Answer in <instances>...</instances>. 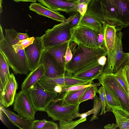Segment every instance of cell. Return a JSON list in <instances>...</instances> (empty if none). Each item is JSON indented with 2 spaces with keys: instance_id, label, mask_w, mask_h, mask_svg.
Segmentation results:
<instances>
[{
  "instance_id": "6da1fadb",
  "label": "cell",
  "mask_w": 129,
  "mask_h": 129,
  "mask_svg": "<svg viewBox=\"0 0 129 129\" xmlns=\"http://www.w3.org/2000/svg\"><path fill=\"white\" fill-rule=\"evenodd\" d=\"M85 14L121 30L129 26V0H91Z\"/></svg>"
},
{
  "instance_id": "7a4b0ae2",
  "label": "cell",
  "mask_w": 129,
  "mask_h": 129,
  "mask_svg": "<svg viewBox=\"0 0 129 129\" xmlns=\"http://www.w3.org/2000/svg\"><path fill=\"white\" fill-rule=\"evenodd\" d=\"M5 30V39L0 41V51L15 74H27L30 71L24 49L16 53L12 46L18 32L14 28Z\"/></svg>"
},
{
  "instance_id": "3957f363",
  "label": "cell",
  "mask_w": 129,
  "mask_h": 129,
  "mask_svg": "<svg viewBox=\"0 0 129 129\" xmlns=\"http://www.w3.org/2000/svg\"><path fill=\"white\" fill-rule=\"evenodd\" d=\"M73 53L72 59L66 64V71L72 75L87 65L97 60L102 56L107 55L105 49L93 48L78 45Z\"/></svg>"
},
{
  "instance_id": "277c9868",
  "label": "cell",
  "mask_w": 129,
  "mask_h": 129,
  "mask_svg": "<svg viewBox=\"0 0 129 129\" xmlns=\"http://www.w3.org/2000/svg\"><path fill=\"white\" fill-rule=\"evenodd\" d=\"M75 14L51 28L48 29L41 36L45 50L70 41L71 30L73 27L69 22Z\"/></svg>"
},
{
  "instance_id": "5b68a950",
  "label": "cell",
  "mask_w": 129,
  "mask_h": 129,
  "mask_svg": "<svg viewBox=\"0 0 129 129\" xmlns=\"http://www.w3.org/2000/svg\"><path fill=\"white\" fill-rule=\"evenodd\" d=\"M28 93L35 110L40 111H45L58 95L57 93L46 89L39 81L30 87Z\"/></svg>"
},
{
  "instance_id": "8992f818",
  "label": "cell",
  "mask_w": 129,
  "mask_h": 129,
  "mask_svg": "<svg viewBox=\"0 0 129 129\" xmlns=\"http://www.w3.org/2000/svg\"><path fill=\"white\" fill-rule=\"evenodd\" d=\"M98 31L88 27L77 25L71 30L70 41L77 45L93 48H100L97 38Z\"/></svg>"
},
{
  "instance_id": "52a82bcc",
  "label": "cell",
  "mask_w": 129,
  "mask_h": 129,
  "mask_svg": "<svg viewBox=\"0 0 129 129\" xmlns=\"http://www.w3.org/2000/svg\"><path fill=\"white\" fill-rule=\"evenodd\" d=\"M79 110V106H62L59 100L56 98L48 105L45 112L53 121L61 120L67 121L76 118V114Z\"/></svg>"
},
{
  "instance_id": "ba28073f",
  "label": "cell",
  "mask_w": 129,
  "mask_h": 129,
  "mask_svg": "<svg viewBox=\"0 0 129 129\" xmlns=\"http://www.w3.org/2000/svg\"><path fill=\"white\" fill-rule=\"evenodd\" d=\"M101 84L110 86L117 96L122 109L129 113V96L115 78L113 73L103 72L97 79Z\"/></svg>"
},
{
  "instance_id": "9c48e42d",
  "label": "cell",
  "mask_w": 129,
  "mask_h": 129,
  "mask_svg": "<svg viewBox=\"0 0 129 129\" xmlns=\"http://www.w3.org/2000/svg\"><path fill=\"white\" fill-rule=\"evenodd\" d=\"M38 81L46 89L52 91L54 87L57 85L61 86L63 88L79 84H90L93 81H87L77 78L67 72L62 77L49 78L43 76Z\"/></svg>"
},
{
  "instance_id": "30bf717a",
  "label": "cell",
  "mask_w": 129,
  "mask_h": 129,
  "mask_svg": "<svg viewBox=\"0 0 129 129\" xmlns=\"http://www.w3.org/2000/svg\"><path fill=\"white\" fill-rule=\"evenodd\" d=\"M13 110L22 117L32 121L35 120L37 111L28 93L21 90L16 93L13 103Z\"/></svg>"
},
{
  "instance_id": "8fae6325",
  "label": "cell",
  "mask_w": 129,
  "mask_h": 129,
  "mask_svg": "<svg viewBox=\"0 0 129 129\" xmlns=\"http://www.w3.org/2000/svg\"><path fill=\"white\" fill-rule=\"evenodd\" d=\"M123 36L121 30L116 31L114 46L112 52L107 55V59L104 72L113 73L114 70L124 57L125 53L123 52L122 49Z\"/></svg>"
},
{
  "instance_id": "7c38bea8",
  "label": "cell",
  "mask_w": 129,
  "mask_h": 129,
  "mask_svg": "<svg viewBox=\"0 0 129 129\" xmlns=\"http://www.w3.org/2000/svg\"><path fill=\"white\" fill-rule=\"evenodd\" d=\"M24 50L30 72L40 64L43 53L45 50L41 37H35L33 43Z\"/></svg>"
},
{
  "instance_id": "4fadbf2b",
  "label": "cell",
  "mask_w": 129,
  "mask_h": 129,
  "mask_svg": "<svg viewBox=\"0 0 129 129\" xmlns=\"http://www.w3.org/2000/svg\"><path fill=\"white\" fill-rule=\"evenodd\" d=\"M18 86L14 74L11 73L8 78L3 91L0 92V104L2 106L7 108L13 105Z\"/></svg>"
},
{
  "instance_id": "5bb4252c",
  "label": "cell",
  "mask_w": 129,
  "mask_h": 129,
  "mask_svg": "<svg viewBox=\"0 0 129 129\" xmlns=\"http://www.w3.org/2000/svg\"><path fill=\"white\" fill-rule=\"evenodd\" d=\"M105 66L100 64L98 60L88 64L74 73L72 76L86 81L97 79L104 72Z\"/></svg>"
},
{
  "instance_id": "9a60e30c",
  "label": "cell",
  "mask_w": 129,
  "mask_h": 129,
  "mask_svg": "<svg viewBox=\"0 0 129 129\" xmlns=\"http://www.w3.org/2000/svg\"><path fill=\"white\" fill-rule=\"evenodd\" d=\"M43 6L56 11L74 14L78 12V3H73L63 0H37Z\"/></svg>"
},
{
  "instance_id": "2e32d148",
  "label": "cell",
  "mask_w": 129,
  "mask_h": 129,
  "mask_svg": "<svg viewBox=\"0 0 129 129\" xmlns=\"http://www.w3.org/2000/svg\"><path fill=\"white\" fill-rule=\"evenodd\" d=\"M70 41L46 50L51 54L57 67L63 74L67 72L65 69V55Z\"/></svg>"
},
{
  "instance_id": "e0dca14e",
  "label": "cell",
  "mask_w": 129,
  "mask_h": 129,
  "mask_svg": "<svg viewBox=\"0 0 129 129\" xmlns=\"http://www.w3.org/2000/svg\"><path fill=\"white\" fill-rule=\"evenodd\" d=\"M40 63L43 65L45 77L54 78L62 77L65 75L57 68L51 54L47 50H45L43 53Z\"/></svg>"
},
{
  "instance_id": "ac0fdd59",
  "label": "cell",
  "mask_w": 129,
  "mask_h": 129,
  "mask_svg": "<svg viewBox=\"0 0 129 129\" xmlns=\"http://www.w3.org/2000/svg\"><path fill=\"white\" fill-rule=\"evenodd\" d=\"M87 87L78 90L62 92L58 93L56 98L59 100L62 106H79L82 97Z\"/></svg>"
},
{
  "instance_id": "d6986e66",
  "label": "cell",
  "mask_w": 129,
  "mask_h": 129,
  "mask_svg": "<svg viewBox=\"0 0 129 129\" xmlns=\"http://www.w3.org/2000/svg\"><path fill=\"white\" fill-rule=\"evenodd\" d=\"M29 8L30 10L39 15L49 17L57 21L61 22L66 19L64 16L59 12L46 7L40 3L36 2L31 3Z\"/></svg>"
},
{
  "instance_id": "ffe728a7",
  "label": "cell",
  "mask_w": 129,
  "mask_h": 129,
  "mask_svg": "<svg viewBox=\"0 0 129 129\" xmlns=\"http://www.w3.org/2000/svg\"><path fill=\"white\" fill-rule=\"evenodd\" d=\"M44 71L41 63L27 75L21 86V90L28 93L30 87L34 85L44 75Z\"/></svg>"
},
{
  "instance_id": "44dd1931",
  "label": "cell",
  "mask_w": 129,
  "mask_h": 129,
  "mask_svg": "<svg viewBox=\"0 0 129 129\" xmlns=\"http://www.w3.org/2000/svg\"><path fill=\"white\" fill-rule=\"evenodd\" d=\"M1 109L9 119L14 125L21 129H30L33 121L15 113L9 109L0 106Z\"/></svg>"
},
{
  "instance_id": "7402d4cb",
  "label": "cell",
  "mask_w": 129,
  "mask_h": 129,
  "mask_svg": "<svg viewBox=\"0 0 129 129\" xmlns=\"http://www.w3.org/2000/svg\"><path fill=\"white\" fill-rule=\"evenodd\" d=\"M105 44L108 54L112 51L115 44L117 31L115 27L105 24L102 25Z\"/></svg>"
},
{
  "instance_id": "603a6c76",
  "label": "cell",
  "mask_w": 129,
  "mask_h": 129,
  "mask_svg": "<svg viewBox=\"0 0 129 129\" xmlns=\"http://www.w3.org/2000/svg\"><path fill=\"white\" fill-rule=\"evenodd\" d=\"M105 89L107 105L106 112L114 110L122 109L119 102L112 88L106 84H102Z\"/></svg>"
},
{
  "instance_id": "cb8c5ba5",
  "label": "cell",
  "mask_w": 129,
  "mask_h": 129,
  "mask_svg": "<svg viewBox=\"0 0 129 129\" xmlns=\"http://www.w3.org/2000/svg\"><path fill=\"white\" fill-rule=\"evenodd\" d=\"M102 24L97 19L91 15L85 14L81 15L79 22L77 25L86 26L99 32L103 29Z\"/></svg>"
},
{
  "instance_id": "d4e9b609",
  "label": "cell",
  "mask_w": 129,
  "mask_h": 129,
  "mask_svg": "<svg viewBox=\"0 0 129 129\" xmlns=\"http://www.w3.org/2000/svg\"><path fill=\"white\" fill-rule=\"evenodd\" d=\"M9 65L2 53L0 51V91L3 90L8 77L11 74Z\"/></svg>"
},
{
  "instance_id": "484cf974",
  "label": "cell",
  "mask_w": 129,
  "mask_h": 129,
  "mask_svg": "<svg viewBox=\"0 0 129 129\" xmlns=\"http://www.w3.org/2000/svg\"><path fill=\"white\" fill-rule=\"evenodd\" d=\"M116 119V124L120 129H129V113L122 109L112 111Z\"/></svg>"
},
{
  "instance_id": "4316f807",
  "label": "cell",
  "mask_w": 129,
  "mask_h": 129,
  "mask_svg": "<svg viewBox=\"0 0 129 129\" xmlns=\"http://www.w3.org/2000/svg\"><path fill=\"white\" fill-rule=\"evenodd\" d=\"M113 73L117 80L129 95V86L124 72L123 69L118 66L114 70Z\"/></svg>"
},
{
  "instance_id": "83f0119b",
  "label": "cell",
  "mask_w": 129,
  "mask_h": 129,
  "mask_svg": "<svg viewBox=\"0 0 129 129\" xmlns=\"http://www.w3.org/2000/svg\"><path fill=\"white\" fill-rule=\"evenodd\" d=\"M86 117L80 118L75 121H73L72 120L67 121L63 120H60L59 122V126L58 129H73L79 124L86 121Z\"/></svg>"
},
{
  "instance_id": "f1b7e54d",
  "label": "cell",
  "mask_w": 129,
  "mask_h": 129,
  "mask_svg": "<svg viewBox=\"0 0 129 129\" xmlns=\"http://www.w3.org/2000/svg\"><path fill=\"white\" fill-rule=\"evenodd\" d=\"M97 86H93L87 87L83 93L80 103L86 101L94 97L98 92Z\"/></svg>"
},
{
  "instance_id": "f546056e",
  "label": "cell",
  "mask_w": 129,
  "mask_h": 129,
  "mask_svg": "<svg viewBox=\"0 0 129 129\" xmlns=\"http://www.w3.org/2000/svg\"><path fill=\"white\" fill-rule=\"evenodd\" d=\"M102 108V104L101 100L96 95L94 97L93 108L94 110V111L90 119V122L98 118V115Z\"/></svg>"
},
{
  "instance_id": "4dcf8cb0",
  "label": "cell",
  "mask_w": 129,
  "mask_h": 129,
  "mask_svg": "<svg viewBox=\"0 0 129 129\" xmlns=\"http://www.w3.org/2000/svg\"><path fill=\"white\" fill-rule=\"evenodd\" d=\"M118 66L124 71L129 86V53H125L124 57Z\"/></svg>"
},
{
  "instance_id": "1f68e13d",
  "label": "cell",
  "mask_w": 129,
  "mask_h": 129,
  "mask_svg": "<svg viewBox=\"0 0 129 129\" xmlns=\"http://www.w3.org/2000/svg\"><path fill=\"white\" fill-rule=\"evenodd\" d=\"M98 93L99 94L100 98L102 104L101 111L99 115H105L106 113V109L107 103L105 89L103 86H102L99 88Z\"/></svg>"
},
{
  "instance_id": "d6a6232c",
  "label": "cell",
  "mask_w": 129,
  "mask_h": 129,
  "mask_svg": "<svg viewBox=\"0 0 129 129\" xmlns=\"http://www.w3.org/2000/svg\"><path fill=\"white\" fill-rule=\"evenodd\" d=\"M101 84L100 83H93L90 84H81L73 86L70 87L62 88V92H67L75 90H78L89 86H100Z\"/></svg>"
},
{
  "instance_id": "836d02e7",
  "label": "cell",
  "mask_w": 129,
  "mask_h": 129,
  "mask_svg": "<svg viewBox=\"0 0 129 129\" xmlns=\"http://www.w3.org/2000/svg\"><path fill=\"white\" fill-rule=\"evenodd\" d=\"M47 121L44 119L42 120H34L33 121V123L30 129H42Z\"/></svg>"
},
{
  "instance_id": "e575fe53",
  "label": "cell",
  "mask_w": 129,
  "mask_h": 129,
  "mask_svg": "<svg viewBox=\"0 0 129 129\" xmlns=\"http://www.w3.org/2000/svg\"><path fill=\"white\" fill-rule=\"evenodd\" d=\"M97 38L98 42L100 47L104 48L106 50L104 41V33L103 29L101 32H98Z\"/></svg>"
},
{
  "instance_id": "d590c367",
  "label": "cell",
  "mask_w": 129,
  "mask_h": 129,
  "mask_svg": "<svg viewBox=\"0 0 129 129\" xmlns=\"http://www.w3.org/2000/svg\"><path fill=\"white\" fill-rule=\"evenodd\" d=\"M88 5L84 3L78 4L77 6V11L81 15L83 16L87 11Z\"/></svg>"
},
{
  "instance_id": "8d00e7d4",
  "label": "cell",
  "mask_w": 129,
  "mask_h": 129,
  "mask_svg": "<svg viewBox=\"0 0 129 129\" xmlns=\"http://www.w3.org/2000/svg\"><path fill=\"white\" fill-rule=\"evenodd\" d=\"M81 17V15L78 12L75 14L74 17L70 22V23L73 28L77 26L80 20Z\"/></svg>"
},
{
  "instance_id": "74e56055",
  "label": "cell",
  "mask_w": 129,
  "mask_h": 129,
  "mask_svg": "<svg viewBox=\"0 0 129 129\" xmlns=\"http://www.w3.org/2000/svg\"><path fill=\"white\" fill-rule=\"evenodd\" d=\"M58 128L57 123L51 121H47L42 129H58Z\"/></svg>"
},
{
  "instance_id": "f35d334b",
  "label": "cell",
  "mask_w": 129,
  "mask_h": 129,
  "mask_svg": "<svg viewBox=\"0 0 129 129\" xmlns=\"http://www.w3.org/2000/svg\"><path fill=\"white\" fill-rule=\"evenodd\" d=\"M73 54L71 51L69 47H68L66 53L65 61L66 64L68 63L72 59Z\"/></svg>"
},
{
  "instance_id": "ab89813d",
  "label": "cell",
  "mask_w": 129,
  "mask_h": 129,
  "mask_svg": "<svg viewBox=\"0 0 129 129\" xmlns=\"http://www.w3.org/2000/svg\"><path fill=\"white\" fill-rule=\"evenodd\" d=\"M94 111V110L93 108L92 109L88 111L87 112L83 113L80 114L78 112L76 114V117H80V118H85L91 114H93Z\"/></svg>"
},
{
  "instance_id": "60d3db41",
  "label": "cell",
  "mask_w": 129,
  "mask_h": 129,
  "mask_svg": "<svg viewBox=\"0 0 129 129\" xmlns=\"http://www.w3.org/2000/svg\"><path fill=\"white\" fill-rule=\"evenodd\" d=\"M107 60L106 56H103L99 58L97 60L100 64L105 66Z\"/></svg>"
},
{
  "instance_id": "b9f144b4",
  "label": "cell",
  "mask_w": 129,
  "mask_h": 129,
  "mask_svg": "<svg viewBox=\"0 0 129 129\" xmlns=\"http://www.w3.org/2000/svg\"><path fill=\"white\" fill-rule=\"evenodd\" d=\"M77 45V44L75 42H73V41H70L69 47L73 54L76 50Z\"/></svg>"
},
{
  "instance_id": "7bdbcfd3",
  "label": "cell",
  "mask_w": 129,
  "mask_h": 129,
  "mask_svg": "<svg viewBox=\"0 0 129 129\" xmlns=\"http://www.w3.org/2000/svg\"><path fill=\"white\" fill-rule=\"evenodd\" d=\"M18 36L20 41L22 40L27 39L29 37V36L27 33H18Z\"/></svg>"
},
{
  "instance_id": "ee69618b",
  "label": "cell",
  "mask_w": 129,
  "mask_h": 129,
  "mask_svg": "<svg viewBox=\"0 0 129 129\" xmlns=\"http://www.w3.org/2000/svg\"><path fill=\"white\" fill-rule=\"evenodd\" d=\"M117 127V125L116 124H115L114 123L112 124H108L104 126V128L105 129H116Z\"/></svg>"
},
{
  "instance_id": "f6af8a7d",
  "label": "cell",
  "mask_w": 129,
  "mask_h": 129,
  "mask_svg": "<svg viewBox=\"0 0 129 129\" xmlns=\"http://www.w3.org/2000/svg\"><path fill=\"white\" fill-rule=\"evenodd\" d=\"M62 88L60 85H57L55 86L54 88L53 91L57 93H59L62 92Z\"/></svg>"
},
{
  "instance_id": "bcb514c9",
  "label": "cell",
  "mask_w": 129,
  "mask_h": 129,
  "mask_svg": "<svg viewBox=\"0 0 129 129\" xmlns=\"http://www.w3.org/2000/svg\"><path fill=\"white\" fill-rule=\"evenodd\" d=\"M0 41L5 39V36L4 35L2 27L1 24L0 25Z\"/></svg>"
},
{
  "instance_id": "7dc6e473",
  "label": "cell",
  "mask_w": 129,
  "mask_h": 129,
  "mask_svg": "<svg viewBox=\"0 0 129 129\" xmlns=\"http://www.w3.org/2000/svg\"><path fill=\"white\" fill-rule=\"evenodd\" d=\"M91 0H79L78 4L84 3L87 4L88 6Z\"/></svg>"
},
{
  "instance_id": "c3c4849f",
  "label": "cell",
  "mask_w": 129,
  "mask_h": 129,
  "mask_svg": "<svg viewBox=\"0 0 129 129\" xmlns=\"http://www.w3.org/2000/svg\"><path fill=\"white\" fill-rule=\"evenodd\" d=\"M17 2H35L37 0H12Z\"/></svg>"
},
{
  "instance_id": "681fc988",
  "label": "cell",
  "mask_w": 129,
  "mask_h": 129,
  "mask_svg": "<svg viewBox=\"0 0 129 129\" xmlns=\"http://www.w3.org/2000/svg\"><path fill=\"white\" fill-rule=\"evenodd\" d=\"M71 3H78L79 0H63Z\"/></svg>"
},
{
  "instance_id": "f907efd6",
  "label": "cell",
  "mask_w": 129,
  "mask_h": 129,
  "mask_svg": "<svg viewBox=\"0 0 129 129\" xmlns=\"http://www.w3.org/2000/svg\"><path fill=\"white\" fill-rule=\"evenodd\" d=\"M3 0H0V14L2 12V4L3 3Z\"/></svg>"
}]
</instances>
